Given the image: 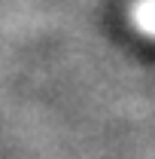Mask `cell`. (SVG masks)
<instances>
[{
	"instance_id": "obj_1",
	"label": "cell",
	"mask_w": 155,
	"mask_h": 159,
	"mask_svg": "<svg viewBox=\"0 0 155 159\" xmlns=\"http://www.w3.org/2000/svg\"><path fill=\"white\" fill-rule=\"evenodd\" d=\"M131 21L140 34L155 40V0H134L131 6Z\"/></svg>"
}]
</instances>
